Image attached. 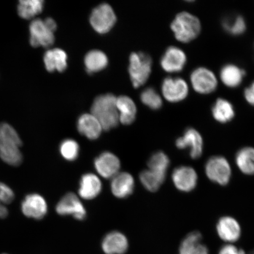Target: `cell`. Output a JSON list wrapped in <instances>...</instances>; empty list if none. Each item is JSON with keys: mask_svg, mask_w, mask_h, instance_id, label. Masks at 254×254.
I'll list each match as a JSON object with an SVG mask.
<instances>
[{"mask_svg": "<svg viewBox=\"0 0 254 254\" xmlns=\"http://www.w3.org/2000/svg\"><path fill=\"white\" fill-rule=\"evenodd\" d=\"M152 60L144 53H132L129 56L128 71L134 88L144 85L151 72Z\"/></svg>", "mask_w": 254, "mask_h": 254, "instance_id": "cell-4", "label": "cell"}, {"mask_svg": "<svg viewBox=\"0 0 254 254\" xmlns=\"http://www.w3.org/2000/svg\"><path fill=\"white\" fill-rule=\"evenodd\" d=\"M94 167L100 176L109 179L119 173L121 163L116 155L110 152H104L95 159Z\"/></svg>", "mask_w": 254, "mask_h": 254, "instance_id": "cell-14", "label": "cell"}, {"mask_svg": "<svg viewBox=\"0 0 254 254\" xmlns=\"http://www.w3.org/2000/svg\"><path fill=\"white\" fill-rule=\"evenodd\" d=\"M249 254H254V250L252 251V252H251Z\"/></svg>", "mask_w": 254, "mask_h": 254, "instance_id": "cell-39", "label": "cell"}, {"mask_svg": "<svg viewBox=\"0 0 254 254\" xmlns=\"http://www.w3.org/2000/svg\"><path fill=\"white\" fill-rule=\"evenodd\" d=\"M128 247L126 237L117 231L108 234L102 242V249L106 254H124L126 253Z\"/></svg>", "mask_w": 254, "mask_h": 254, "instance_id": "cell-18", "label": "cell"}, {"mask_svg": "<svg viewBox=\"0 0 254 254\" xmlns=\"http://www.w3.org/2000/svg\"><path fill=\"white\" fill-rule=\"evenodd\" d=\"M43 7V0L20 1L17 6L18 14L21 18L29 20L41 13Z\"/></svg>", "mask_w": 254, "mask_h": 254, "instance_id": "cell-29", "label": "cell"}, {"mask_svg": "<svg viewBox=\"0 0 254 254\" xmlns=\"http://www.w3.org/2000/svg\"><path fill=\"white\" fill-rule=\"evenodd\" d=\"M198 179L196 171L190 166L178 167L175 168L172 173L174 185L182 192H189L195 189Z\"/></svg>", "mask_w": 254, "mask_h": 254, "instance_id": "cell-11", "label": "cell"}, {"mask_svg": "<svg viewBox=\"0 0 254 254\" xmlns=\"http://www.w3.org/2000/svg\"><path fill=\"white\" fill-rule=\"evenodd\" d=\"M44 63L49 72L64 71L67 67V55L60 49L48 50L44 55Z\"/></svg>", "mask_w": 254, "mask_h": 254, "instance_id": "cell-22", "label": "cell"}, {"mask_svg": "<svg viewBox=\"0 0 254 254\" xmlns=\"http://www.w3.org/2000/svg\"><path fill=\"white\" fill-rule=\"evenodd\" d=\"M217 232L222 240L231 244L240 239L241 228L239 222L236 219L230 216H224L217 222Z\"/></svg>", "mask_w": 254, "mask_h": 254, "instance_id": "cell-16", "label": "cell"}, {"mask_svg": "<svg viewBox=\"0 0 254 254\" xmlns=\"http://www.w3.org/2000/svg\"><path fill=\"white\" fill-rule=\"evenodd\" d=\"M205 173L212 182L224 186L230 182L232 170L227 159L217 155L211 157L206 161Z\"/></svg>", "mask_w": 254, "mask_h": 254, "instance_id": "cell-5", "label": "cell"}, {"mask_svg": "<svg viewBox=\"0 0 254 254\" xmlns=\"http://www.w3.org/2000/svg\"><path fill=\"white\" fill-rule=\"evenodd\" d=\"M91 111L105 131L115 128L120 123L117 98L113 94L101 95L95 98Z\"/></svg>", "mask_w": 254, "mask_h": 254, "instance_id": "cell-2", "label": "cell"}, {"mask_svg": "<svg viewBox=\"0 0 254 254\" xmlns=\"http://www.w3.org/2000/svg\"><path fill=\"white\" fill-rule=\"evenodd\" d=\"M166 175L149 169L145 170L139 175V180L145 189L149 191L155 192L164 183Z\"/></svg>", "mask_w": 254, "mask_h": 254, "instance_id": "cell-28", "label": "cell"}, {"mask_svg": "<svg viewBox=\"0 0 254 254\" xmlns=\"http://www.w3.org/2000/svg\"><path fill=\"white\" fill-rule=\"evenodd\" d=\"M134 178L131 174L126 172L119 173L111 181V192L117 198L128 197L134 190Z\"/></svg>", "mask_w": 254, "mask_h": 254, "instance_id": "cell-17", "label": "cell"}, {"mask_svg": "<svg viewBox=\"0 0 254 254\" xmlns=\"http://www.w3.org/2000/svg\"><path fill=\"white\" fill-rule=\"evenodd\" d=\"M56 211L60 215H71L78 220H84L87 214L83 204L72 192L63 196L56 206Z\"/></svg>", "mask_w": 254, "mask_h": 254, "instance_id": "cell-12", "label": "cell"}, {"mask_svg": "<svg viewBox=\"0 0 254 254\" xmlns=\"http://www.w3.org/2000/svg\"><path fill=\"white\" fill-rule=\"evenodd\" d=\"M141 100L152 110H157L161 109L163 105L160 95L152 88H148L142 92Z\"/></svg>", "mask_w": 254, "mask_h": 254, "instance_id": "cell-33", "label": "cell"}, {"mask_svg": "<svg viewBox=\"0 0 254 254\" xmlns=\"http://www.w3.org/2000/svg\"><path fill=\"white\" fill-rule=\"evenodd\" d=\"M44 21H45L48 27H49L50 30L55 32L57 29V25L56 21L54 20L52 18H47L44 20Z\"/></svg>", "mask_w": 254, "mask_h": 254, "instance_id": "cell-37", "label": "cell"}, {"mask_svg": "<svg viewBox=\"0 0 254 254\" xmlns=\"http://www.w3.org/2000/svg\"><path fill=\"white\" fill-rule=\"evenodd\" d=\"M212 116L217 122L227 123L231 122L235 116L233 105L227 100L219 98L212 109Z\"/></svg>", "mask_w": 254, "mask_h": 254, "instance_id": "cell-27", "label": "cell"}, {"mask_svg": "<svg viewBox=\"0 0 254 254\" xmlns=\"http://www.w3.org/2000/svg\"><path fill=\"white\" fill-rule=\"evenodd\" d=\"M14 198V192L10 187L0 182V201L4 204H8L13 201Z\"/></svg>", "mask_w": 254, "mask_h": 254, "instance_id": "cell-34", "label": "cell"}, {"mask_svg": "<svg viewBox=\"0 0 254 254\" xmlns=\"http://www.w3.org/2000/svg\"><path fill=\"white\" fill-rule=\"evenodd\" d=\"M190 79L193 88L199 94H210L217 87V79L213 72L205 67L194 69L190 74Z\"/></svg>", "mask_w": 254, "mask_h": 254, "instance_id": "cell-8", "label": "cell"}, {"mask_svg": "<svg viewBox=\"0 0 254 254\" xmlns=\"http://www.w3.org/2000/svg\"><path fill=\"white\" fill-rule=\"evenodd\" d=\"M176 145L179 150L189 148L190 157L196 160L202 154L204 143L199 132L194 128H189L186 130L183 136L177 139Z\"/></svg>", "mask_w": 254, "mask_h": 254, "instance_id": "cell-10", "label": "cell"}, {"mask_svg": "<svg viewBox=\"0 0 254 254\" xmlns=\"http://www.w3.org/2000/svg\"><path fill=\"white\" fill-rule=\"evenodd\" d=\"M117 17L114 9L109 4L103 3L92 11L90 21L91 26L100 34L109 32L115 25Z\"/></svg>", "mask_w": 254, "mask_h": 254, "instance_id": "cell-6", "label": "cell"}, {"mask_svg": "<svg viewBox=\"0 0 254 254\" xmlns=\"http://www.w3.org/2000/svg\"><path fill=\"white\" fill-rule=\"evenodd\" d=\"M222 27L227 33L236 36L244 33L247 28L245 20L241 15L225 18L222 21Z\"/></svg>", "mask_w": 254, "mask_h": 254, "instance_id": "cell-31", "label": "cell"}, {"mask_svg": "<svg viewBox=\"0 0 254 254\" xmlns=\"http://www.w3.org/2000/svg\"><path fill=\"white\" fill-rule=\"evenodd\" d=\"M21 211L28 218L41 220L47 213L46 201L37 193H31L25 196L21 205Z\"/></svg>", "mask_w": 254, "mask_h": 254, "instance_id": "cell-13", "label": "cell"}, {"mask_svg": "<svg viewBox=\"0 0 254 254\" xmlns=\"http://www.w3.org/2000/svg\"><path fill=\"white\" fill-rule=\"evenodd\" d=\"M172 30L176 39L183 43H190L196 39L201 30L199 19L188 12L178 14L171 23Z\"/></svg>", "mask_w": 254, "mask_h": 254, "instance_id": "cell-3", "label": "cell"}, {"mask_svg": "<svg viewBox=\"0 0 254 254\" xmlns=\"http://www.w3.org/2000/svg\"><path fill=\"white\" fill-rule=\"evenodd\" d=\"M170 164L169 157L162 151H158L152 154L148 161L149 170L163 174H167Z\"/></svg>", "mask_w": 254, "mask_h": 254, "instance_id": "cell-30", "label": "cell"}, {"mask_svg": "<svg viewBox=\"0 0 254 254\" xmlns=\"http://www.w3.org/2000/svg\"><path fill=\"white\" fill-rule=\"evenodd\" d=\"M8 215V209L3 203L0 201V218H5Z\"/></svg>", "mask_w": 254, "mask_h": 254, "instance_id": "cell-38", "label": "cell"}, {"mask_svg": "<svg viewBox=\"0 0 254 254\" xmlns=\"http://www.w3.org/2000/svg\"><path fill=\"white\" fill-rule=\"evenodd\" d=\"M20 136L7 123L0 125V158L9 166L17 167L23 162Z\"/></svg>", "mask_w": 254, "mask_h": 254, "instance_id": "cell-1", "label": "cell"}, {"mask_svg": "<svg viewBox=\"0 0 254 254\" xmlns=\"http://www.w3.org/2000/svg\"><path fill=\"white\" fill-rule=\"evenodd\" d=\"M246 71L236 65L228 64L222 68L220 72V78L226 86L236 88L243 81Z\"/></svg>", "mask_w": 254, "mask_h": 254, "instance_id": "cell-24", "label": "cell"}, {"mask_svg": "<svg viewBox=\"0 0 254 254\" xmlns=\"http://www.w3.org/2000/svg\"><path fill=\"white\" fill-rule=\"evenodd\" d=\"M77 129L81 134L90 139H97L103 130L99 122L91 114H84L79 117Z\"/></svg>", "mask_w": 254, "mask_h": 254, "instance_id": "cell-21", "label": "cell"}, {"mask_svg": "<svg viewBox=\"0 0 254 254\" xmlns=\"http://www.w3.org/2000/svg\"><path fill=\"white\" fill-rule=\"evenodd\" d=\"M162 93L165 99L170 103L180 102L189 94V86L184 79L168 77L162 84Z\"/></svg>", "mask_w": 254, "mask_h": 254, "instance_id": "cell-9", "label": "cell"}, {"mask_svg": "<svg viewBox=\"0 0 254 254\" xmlns=\"http://www.w3.org/2000/svg\"><path fill=\"white\" fill-rule=\"evenodd\" d=\"M29 30L30 43L32 47L49 48L55 43V32L48 27L44 20L35 19L31 21Z\"/></svg>", "mask_w": 254, "mask_h": 254, "instance_id": "cell-7", "label": "cell"}, {"mask_svg": "<svg viewBox=\"0 0 254 254\" xmlns=\"http://www.w3.org/2000/svg\"><path fill=\"white\" fill-rule=\"evenodd\" d=\"M79 147L77 141L72 139H66L60 146V152L65 160L72 161L77 159L79 155Z\"/></svg>", "mask_w": 254, "mask_h": 254, "instance_id": "cell-32", "label": "cell"}, {"mask_svg": "<svg viewBox=\"0 0 254 254\" xmlns=\"http://www.w3.org/2000/svg\"><path fill=\"white\" fill-rule=\"evenodd\" d=\"M109 60L106 54L100 50L89 52L84 59L86 70L89 74L103 70L108 65Z\"/></svg>", "mask_w": 254, "mask_h": 254, "instance_id": "cell-25", "label": "cell"}, {"mask_svg": "<svg viewBox=\"0 0 254 254\" xmlns=\"http://www.w3.org/2000/svg\"><path fill=\"white\" fill-rule=\"evenodd\" d=\"M218 254H246L244 250L232 244H225L219 250Z\"/></svg>", "mask_w": 254, "mask_h": 254, "instance_id": "cell-35", "label": "cell"}, {"mask_svg": "<svg viewBox=\"0 0 254 254\" xmlns=\"http://www.w3.org/2000/svg\"><path fill=\"white\" fill-rule=\"evenodd\" d=\"M102 190V184L96 175L91 173L85 174L81 177L78 193L81 198L92 199L100 194Z\"/></svg>", "mask_w": 254, "mask_h": 254, "instance_id": "cell-19", "label": "cell"}, {"mask_svg": "<svg viewBox=\"0 0 254 254\" xmlns=\"http://www.w3.org/2000/svg\"><path fill=\"white\" fill-rule=\"evenodd\" d=\"M117 107L120 123L124 125H131L136 118V107L131 98L122 95L117 98Z\"/></svg>", "mask_w": 254, "mask_h": 254, "instance_id": "cell-23", "label": "cell"}, {"mask_svg": "<svg viewBox=\"0 0 254 254\" xmlns=\"http://www.w3.org/2000/svg\"><path fill=\"white\" fill-rule=\"evenodd\" d=\"M202 237L198 231L189 233L184 238L179 247V254H209V250L202 243Z\"/></svg>", "mask_w": 254, "mask_h": 254, "instance_id": "cell-20", "label": "cell"}, {"mask_svg": "<svg viewBox=\"0 0 254 254\" xmlns=\"http://www.w3.org/2000/svg\"><path fill=\"white\" fill-rule=\"evenodd\" d=\"M187 63L185 53L176 47H168L161 59V65L165 71L170 73L182 71Z\"/></svg>", "mask_w": 254, "mask_h": 254, "instance_id": "cell-15", "label": "cell"}, {"mask_svg": "<svg viewBox=\"0 0 254 254\" xmlns=\"http://www.w3.org/2000/svg\"><path fill=\"white\" fill-rule=\"evenodd\" d=\"M244 97L247 102L254 106V81L244 91Z\"/></svg>", "mask_w": 254, "mask_h": 254, "instance_id": "cell-36", "label": "cell"}, {"mask_svg": "<svg viewBox=\"0 0 254 254\" xmlns=\"http://www.w3.org/2000/svg\"><path fill=\"white\" fill-rule=\"evenodd\" d=\"M236 163L243 174H254V148L247 147L241 149L236 155Z\"/></svg>", "mask_w": 254, "mask_h": 254, "instance_id": "cell-26", "label": "cell"}]
</instances>
